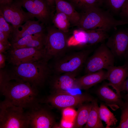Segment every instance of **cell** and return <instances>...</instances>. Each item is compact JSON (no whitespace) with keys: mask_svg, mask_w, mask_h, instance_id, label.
<instances>
[{"mask_svg":"<svg viewBox=\"0 0 128 128\" xmlns=\"http://www.w3.org/2000/svg\"><path fill=\"white\" fill-rule=\"evenodd\" d=\"M0 87L5 99L16 106L30 110L39 106L37 88L11 78L7 70H0Z\"/></svg>","mask_w":128,"mask_h":128,"instance_id":"1","label":"cell"},{"mask_svg":"<svg viewBox=\"0 0 128 128\" xmlns=\"http://www.w3.org/2000/svg\"><path fill=\"white\" fill-rule=\"evenodd\" d=\"M77 26L84 30L98 29L107 32L118 26L128 24L122 20L115 18L109 12L100 7L93 6L81 11Z\"/></svg>","mask_w":128,"mask_h":128,"instance_id":"2","label":"cell"},{"mask_svg":"<svg viewBox=\"0 0 128 128\" xmlns=\"http://www.w3.org/2000/svg\"><path fill=\"white\" fill-rule=\"evenodd\" d=\"M50 72L47 61L43 59L14 66L8 73L11 77L28 82L37 88L44 83Z\"/></svg>","mask_w":128,"mask_h":128,"instance_id":"3","label":"cell"},{"mask_svg":"<svg viewBox=\"0 0 128 128\" xmlns=\"http://www.w3.org/2000/svg\"><path fill=\"white\" fill-rule=\"evenodd\" d=\"M29 127L27 113L23 109L5 99L0 105V128Z\"/></svg>","mask_w":128,"mask_h":128,"instance_id":"4","label":"cell"},{"mask_svg":"<svg viewBox=\"0 0 128 128\" xmlns=\"http://www.w3.org/2000/svg\"><path fill=\"white\" fill-rule=\"evenodd\" d=\"M44 46L45 59L48 61L52 58L57 57L66 50L68 39L65 33L53 27H46Z\"/></svg>","mask_w":128,"mask_h":128,"instance_id":"5","label":"cell"},{"mask_svg":"<svg viewBox=\"0 0 128 128\" xmlns=\"http://www.w3.org/2000/svg\"><path fill=\"white\" fill-rule=\"evenodd\" d=\"M22 7L21 0H13L9 3L0 4V12L5 20L11 24L12 32L19 29L27 21L33 20L34 18L29 12L24 11Z\"/></svg>","mask_w":128,"mask_h":128,"instance_id":"6","label":"cell"},{"mask_svg":"<svg viewBox=\"0 0 128 128\" xmlns=\"http://www.w3.org/2000/svg\"><path fill=\"white\" fill-rule=\"evenodd\" d=\"M115 57L105 43H102L84 64L86 74L106 69L114 65Z\"/></svg>","mask_w":128,"mask_h":128,"instance_id":"7","label":"cell"},{"mask_svg":"<svg viewBox=\"0 0 128 128\" xmlns=\"http://www.w3.org/2000/svg\"><path fill=\"white\" fill-rule=\"evenodd\" d=\"M91 51V49L84 50L63 57L55 62L53 71L57 74L77 73L85 64Z\"/></svg>","mask_w":128,"mask_h":128,"instance_id":"8","label":"cell"},{"mask_svg":"<svg viewBox=\"0 0 128 128\" xmlns=\"http://www.w3.org/2000/svg\"><path fill=\"white\" fill-rule=\"evenodd\" d=\"M95 99L86 93L72 95L68 92H54L47 97L45 101L54 107L63 110L79 107L84 103L91 102Z\"/></svg>","mask_w":128,"mask_h":128,"instance_id":"9","label":"cell"},{"mask_svg":"<svg viewBox=\"0 0 128 128\" xmlns=\"http://www.w3.org/2000/svg\"><path fill=\"white\" fill-rule=\"evenodd\" d=\"M6 57L8 63L14 66L45 59V51L44 48L41 49L31 47L10 48Z\"/></svg>","mask_w":128,"mask_h":128,"instance_id":"10","label":"cell"},{"mask_svg":"<svg viewBox=\"0 0 128 128\" xmlns=\"http://www.w3.org/2000/svg\"><path fill=\"white\" fill-rule=\"evenodd\" d=\"M22 7L34 18L44 25H48L52 21L53 16L52 7L46 0H21Z\"/></svg>","mask_w":128,"mask_h":128,"instance_id":"11","label":"cell"},{"mask_svg":"<svg viewBox=\"0 0 128 128\" xmlns=\"http://www.w3.org/2000/svg\"><path fill=\"white\" fill-rule=\"evenodd\" d=\"M29 127L33 128H54L56 124L54 116L50 113L39 106L30 110L27 112Z\"/></svg>","mask_w":128,"mask_h":128,"instance_id":"12","label":"cell"},{"mask_svg":"<svg viewBox=\"0 0 128 128\" xmlns=\"http://www.w3.org/2000/svg\"><path fill=\"white\" fill-rule=\"evenodd\" d=\"M105 44L115 57H125L128 52V32L119 30L109 36Z\"/></svg>","mask_w":128,"mask_h":128,"instance_id":"13","label":"cell"},{"mask_svg":"<svg viewBox=\"0 0 128 128\" xmlns=\"http://www.w3.org/2000/svg\"><path fill=\"white\" fill-rule=\"evenodd\" d=\"M107 72L108 85L112 87L121 96L120 92L123 91L124 83L128 76V62L123 65L111 67Z\"/></svg>","mask_w":128,"mask_h":128,"instance_id":"14","label":"cell"},{"mask_svg":"<svg viewBox=\"0 0 128 128\" xmlns=\"http://www.w3.org/2000/svg\"><path fill=\"white\" fill-rule=\"evenodd\" d=\"M77 73H66L54 77L51 82L54 92H68V91L78 89L75 85Z\"/></svg>","mask_w":128,"mask_h":128,"instance_id":"15","label":"cell"},{"mask_svg":"<svg viewBox=\"0 0 128 128\" xmlns=\"http://www.w3.org/2000/svg\"><path fill=\"white\" fill-rule=\"evenodd\" d=\"M44 25L38 20L27 21L20 26L21 30L18 29L12 32L10 38L11 44L27 35L44 33Z\"/></svg>","mask_w":128,"mask_h":128,"instance_id":"16","label":"cell"},{"mask_svg":"<svg viewBox=\"0 0 128 128\" xmlns=\"http://www.w3.org/2000/svg\"><path fill=\"white\" fill-rule=\"evenodd\" d=\"M107 75V71L103 69L96 72L86 74L80 78H76V86L79 89L87 90L106 79Z\"/></svg>","mask_w":128,"mask_h":128,"instance_id":"17","label":"cell"},{"mask_svg":"<svg viewBox=\"0 0 128 128\" xmlns=\"http://www.w3.org/2000/svg\"><path fill=\"white\" fill-rule=\"evenodd\" d=\"M109 37L107 32L102 30H82L80 36L81 44L83 47L102 43Z\"/></svg>","mask_w":128,"mask_h":128,"instance_id":"18","label":"cell"},{"mask_svg":"<svg viewBox=\"0 0 128 128\" xmlns=\"http://www.w3.org/2000/svg\"><path fill=\"white\" fill-rule=\"evenodd\" d=\"M108 86V83L101 85L97 90V94L100 99L108 105L121 108L124 103L121 96L114 92Z\"/></svg>","mask_w":128,"mask_h":128,"instance_id":"19","label":"cell"},{"mask_svg":"<svg viewBox=\"0 0 128 128\" xmlns=\"http://www.w3.org/2000/svg\"><path fill=\"white\" fill-rule=\"evenodd\" d=\"M56 9L64 13L68 17L71 24L77 26L81 17L80 14L70 3L64 0H54Z\"/></svg>","mask_w":128,"mask_h":128,"instance_id":"20","label":"cell"},{"mask_svg":"<svg viewBox=\"0 0 128 128\" xmlns=\"http://www.w3.org/2000/svg\"><path fill=\"white\" fill-rule=\"evenodd\" d=\"M91 107L85 128H105L100 115L99 107L97 100L95 99L91 102Z\"/></svg>","mask_w":128,"mask_h":128,"instance_id":"21","label":"cell"},{"mask_svg":"<svg viewBox=\"0 0 128 128\" xmlns=\"http://www.w3.org/2000/svg\"><path fill=\"white\" fill-rule=\"evenodd\" d=\"M91 105L90 103L83 104L79 107L73 121V128H82L87 120Z\"/></svg>","mask_w":128,"mask_h":128,"instance_id":"22","label":"cell"},{"mask_svg":"<svg viewBox=\"0 0 128 128\" xmlns=\"http://www.w3.org/2000/svg\"><path fill=\"white\" fill-rule=\"evenodd\" d=\"M52 22L54 26L59 30L65 33L68 32L71 23L67 16L64 13L56 9Z\"/></svg>","mask_w":128,"mask_h":128,"instance_id":"23","label":"cell"},{"mask_svg":"<svg viewBox=\"0 0 128 128\" xmlns=\"http://www.w3.org/2000/svg\"><path fill=\"white\" fill-rule=\"evenodd\" d=\"M99 113L101 120L105 123V128H110L114 126L118 120L115 115L105 105L101 104L99 107Z\"/></svg>","mask_w":128,"mask_h":128,"instance_id":"24","label":"cell"},{"mask_svg":"<svg viewBox=\"0 0 128 128\" xmlns=\"http://www.w3.org/2000/svg\"><path fill=\"white\" fill-rule=\"evenodd\" d=\"M76 9L81 11L87 8L96 6L100 7L103 5V0H69Z\"/></svg>","mask_w":128,"mask_h":128,"instance_id":"25","label":"cell"},{"mask_svg":"<svg viewBox=\"0 0 128 128\" xmlns=\"http://www.w3.org/2000/svg\"><path fill=\"white\" fill-rule=\"evenodd\" d=\"M126 0H103L104 4L108 9L113 13H119Z\"/></svg>","mask_w":128,"mask_h":128,"instance_id":"26","label":"cell"},{"mask_svg":"<svg viewBox=\"0 0 128 128\" xmlns=\"http://www.w3.org/2000/svg\"><path fill=\"white\" fill-rule=\"evenodd\" d=\"M46 36V34L45 33L39 34L32 39L24 47L34 48L39 49L44 48Z\"/></svg>","mask_w":128,"mask_h":128,"instance_id":"27","label":"cell"},{"mask_svg":"<svg viewBox=\"0 0 128 128\" xmlns=\"http://www.w3.org/2000/svg\"><path fill=\"white\" fill-rule=\"evenodd\" d=\"M121 111L120 121L116 128H128V103H124L121 108Z\"/></svg>","mask_w":128,"mask_h":128,"instance_id":"28","label":"cell"},{"mask_svg":"<svg viewBox=\"0 0 128 128\" xmlns=\"http://www.w3.org/2000/svg\"><path fill=\"white\" fill-rule=\"evenodd\" d=\"M40 34V33L28 35L24 37L11 44L10 48L15 49L24 48L32 39Z\"/></svg>","mask_w":128,"mask_h":128,"instance_id":"29","label":"cell"},{"mask_svg":"<svg viewBox=\"0 0 128 128\" xmlns=\"http://www.w3.org/2000/svg\"><path fill=\"white\" fill-rule=\"evenodd\" d=\"M0 31L5 34L10 39L12 31V26L5 19L0 12Z\"/></svg>","mask_w":128,"mask_h":128,"instance_id":"30","label":"cell"},{"mask_svg":"<svg viewBox=\"0 0 128 128\" xmlns=\"http://www.w3.org/2000/svg\"><path fill=\"white\" fill-rule=\"evenodd\" d=\"M63 118L71 120L70 119L75 118L76 112L73 108L68 107L63 110Z\"/></svg>","mask_w":128,"mask_h":128,"instance_id":"31","label":"cell"},{"mask_svg":"<svg viewBox=\"0 0 128 128\" xmlns=\"http://www.w3.org/2000/svg\"><path fill=\"white\" fill-rule=\"evenodd\" d=\"M121 20L128 22V0H126L119 13Z\"/></svg>","mask_w":128,"mask_h":128,"instance_id":"32","label":"cell"},{"mask_svg":"<svg viewBox=\"0 0 128 128\" xmlns=\"http://www.w3.org/2000/svg\"><path fill=\"white\" fill-rule=\"evenodd\" d=\"M9 39L8 37L5 34L0 31V42L9 49L10 48L11 44L9 41Z\"/></svg>","mask_w":128,"mask_h":128,"instance_id":"33","label":"cell"},{"mask_svg":"<svg viewBox=\"0 0 128 128\" xmlns=\"http://www.w3.org/2000/svg\"><path fill=\"white\" fill-rule=\"evenodd\" d=\"M59 125L60 128H73V121L63 118L61 121Z\"/></svg>","mask_w":128,"mask_h":128,"instance_id":"34","label":"cell"},{"mask_svg":"<svg viewBox=\"0 0 128 128\" xmlns=\"http://www.w3.org/2000/svg\"><path fill=\"white\" fill-rule=\"evenodd\" d=\"M7 57L3 53H0V69H3L5 65V61Z\"/></svg>","mask_w":128,"mask_h":128,"instance_id":"35","label":"cell"},{"mask_svg":"<svg viewBox=\"0 0 128 128\" xmlns=\"http://www.w3.org/2000/svg\"><path fill=\"white\" fill-rule=\"evenodd\" d=\"M8 49L7 47L0 42V53H5Z\"/></svg>","mask_w":128,"mask_h":128,"instance_id":"36","label":"cell"},{"mask_svg":"<svg viewBox=\"0 0 128 128\" xmlns=\"http://www.w3.org/2000/svg\"><path fill=\"white\" fill-rule=\"evenodd\" d=\"M123 91H126L127 95L128 98V76L124 83Z\"/></svg>","mask_w":128,"mask_h":128,"instance_id":"37","label":"cell"},{"mask_svg":"<svg viewBox=\"0 0 128 128\" xmlns=\"http://www.w3.org/2000/svg\"><path fill=\"white\" fill-rule=\"evenodd\" d=\"M48 4L51 7H52L55 4L54 0H46Z\"/></svg>","mask_w":128,"mask_h":128,"instance_id":"38","label":"cell"},{"mask_svg":"<svg viewBox=\"0 0 128 128\" xmlns=\"http://www.w3.org/2000/svg\"><path fill=\"white\" fill-rule=\"evenodd\" d=\"M13 0H0V4H3L10 2Z\"/></svg>","mask_w":128,"mask_h":128,"instance_id":"39","label":"cell"},{"mask_svg":"<svg viewBox=\"0 0 128 128\" xmlns=\"http://www.w3.org/2000/svg\"><path fill=\"white\" fill-rule=\"evenodd\" d=\"M125 57H126L128 61L127 62H128V52L126 55L125 56Z\"/></svg>","mask_w":128,"mask_h":128,"instance_id":"40","label":"cell"},{"mask_svg":"<svg viewBox=\"0 0 128 128\" xmlns=\"http://www.w3.org/2000/svg\"><path fill=\"white\" fill-rule=\"evenodd\" d=\"M126 31L127 32H128V29L126 30Z\"/></svg>","mask_w":128,"mask_h":128,"instance_id":"41","label":"cell"}]
</instances>
